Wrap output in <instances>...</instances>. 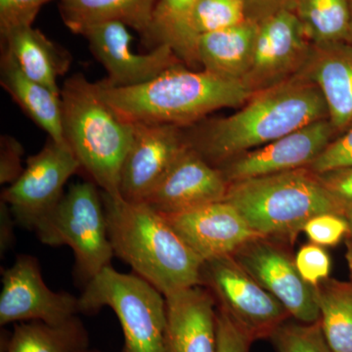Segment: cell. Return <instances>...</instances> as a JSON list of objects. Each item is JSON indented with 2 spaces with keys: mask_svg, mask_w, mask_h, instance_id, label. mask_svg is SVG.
<instances>
[{
  "mask_svg": "<svg viewBox=\"0 0 352 352\" xmlns=\"http://www.w3.org/2000/svg\"><path fill=\"white\" fill-rule=\"evenodd\" d=\"M323 119L328 109L320 89L302 74L256 92L237 112L208 122L189 145L219 168L233 157Z\"/></svg>",
  "mask_w": 352,
  "mask_h": 352,
  "instance_id": "6da1fadb",
  "label": "cell"
},
{
  "mask_svg": "<svg viewBox=\"0 0 352 352\" xmlns=\"http://www.w3.org/2000/svg\"><path fill=\"white\" fill-rule=\"evenodd\" d=\"M115 256L164 296L201 286L204 261L183 242L164 214L147 203L102 192Z\"/></svg>",
  "mask_w": 352,
  "mask_h": 352,
  "instance_id": "7a4b0ae2",
  "label": "cell"
},
{
  "mask_svg": "<svg viewBox=\"0 0 352 352\" xmlns=\"http://www.w3.org/2000/svg\"><path fill=\"white\" fill-rule=\"evenodd\" d=\"M97 89L120 117L132 124H193L221 108L238 107L254 94L245 80L206 71H189L182 65L166 69L149 82L118 87L101 82Z\"/></svg>",
  "mask_w": 352,
  "mask_h": 352,
  "instance_id": "3957f363",
  "label": "cell"
},
{
  "mask_svg": "<svg viewBox=\"0 0 352 352\" xmlns=\"http://www.w3.org/2000/svg\"><path fill=\"white\" fill-rule=\"evenodd\" d=\"M64 138L80 168L102 192L120 196L122 164L133 138L134 124L102 98L96 83L82 74L61 89Z\"/></svg>",
  "mask_w": 352,
  "mask_h": 352,
  "instance_id": "277c9868",
  "label": "cell"
},
{
  "mask_svg": "<svg viewBox=\"0 0 352 352\" xmlns=\"http://www.w3.org/2000/svg\"><path fill=\"white\" fill-rule=\"evenodd\" d=\"M226 201L258 235L289 243L316 215L344 217V208L307 168L230 183Z\"/></svg>",
  "mask_w": 352,
  "mask_h": 352,
  "instance_id": "5b68a950",
  "label": "cell"
},
{
  "mask_svg": "<svg viewBox=\"0 0 352 352\" xmlns=\"http://www.w3.org/2000/svg\"><path fill=\"white\" fill-rule=\"evenodd\" d=\"M80 314H94L110 307L122 333V352H166V296L135 273L109 266L82 289Z\"/></svg>",
  "mask_w": 352,
  "mask_h": 352,
  "instance_id": "8992f818",
  "label": "cell"
},
{
  "mask_svg": "<svg viewBox=\"0 0 352 352\" xmlns=\"http://www.w3.org/2000/svg\"><path fill=\"white\" fill-rule=\"evenodd\" d=\"M92 182L72 185L50 221L36 234L44 245L71 248L75 256L74 275L82 288L112 266L115 256L102 192Z\"/></svg>",
  "mask_w": 352,
  "mask_h": 352,
  "instance_id": "52a82bcc",
  "label": "cell"
},
{
  "mask_svg": "<svg viewBox=\"0 0 352 352\" xmlns=\"http://www.w3.org/2000/svg\"><path fill=\"white\" fill-rule=\"evenodd\" d=\"M80 168L67 143L50 138L38 154L27 160L22 175L3 190L1 200L10 208L18 226L38 234L63 198L65 185Z\"/></svg>",
  "mask_w": 352,
  "mask_h": 352,
  "instance_id": "ba28073f",
  "label": "cell"
},
{
  "mask_svg": "<svg viewBox=\"0 0 352 352\" xmlns=\"http://www.w3.org/2000/svg\"><path fill=\"white\" fill-rule=\"evenodd\" d=\"M201 286L252 340L270 339L291 315L232 256L204 263Z\"/></svg>",
  "mask_w": 352,
  "mask_h": 352,
  "instance_id": "9c48e42d",
  "label": "cell"
},
{
  "mask_svg": "<svg viewBox=\"0 0 352 352\" xmlns=\"http://www.w3.org/2000/svg\"><path fill=\"white\" fill-rule=\"evenodd\" d=\"M80 314V300L66 292L48 288L38 258L20 254L2 272L0 325L43 321L58 325Z\"/></svg>",
  "mask_w": 352,
  "mask_h": 352,
  "instance_id": "30bf717a",
  "label": "cell"
},
{
  "mask_svg": "<svg viewBox=\"0 0 352 352\" xmlns=\"http://www.w3.org/2000/svg\"><path fill=\"white\" fill-rule=\"evenodd\" d=\"M233 258L300 323L320 319L314 287L300 276L295 258L276 240L258 237L240 248Z\"/></svg>",
  "mask_w": 352,
  "mask_h": 352,
  "instance_id": "8fae6325",
  "label": "cell"
},
{
  "mask_svg": "<svg viewBox=\"0 0 352 352\" xmlns=\"http://www.w3.org/2000/svg\"><path fill=\"white\" fill-rule=\"evenodd\" d=\"M188 146L179 126L135 122L120 171V196L134 203L147 201Z\"/></svg>",
  "mask_w": 352,
  "mask_h": 352,
  "instance_id": "7c38bea8",
  "label": "cell"
},
{
  "mask_svg": "<svg viewBox=\"0 0 352 352\" xmlns=\"http://www.w3.org/2000/svg\"><path fill=\"white\" fill-rule=\"evenodd\" d=\"M90 50L107 71L104 82L112 87H131L142 85L161 75L166 69L179 66V57L166 44L151 52L132 50V36L127 25L120 22H105L90 25L82 32Z\"/></svg>",
  "mask_w": 352,
  "mask_h": 352,
  "instance_id": "4fadbf2b",
  "label": "cell"
},
{
  "mask_svg": "<svg viewBox=\"0 0 352 352\" xmlns=\"http://www.w3.org/2000/svg\"><path fill=\"white\" fill-rule=\"evenodd\" d=\"M309 41L293 10L283 9L261 20L245 83L256 94L288 80L307 62Z\"/></svg>",
  "mask_w": 352,
  "mask_h": 352,
  "instance_id": "5bb4252c",
  "label": "cell"
},
{
  "mask_svg": "<svg viewBox=\"0 0 352 352\" xmlns=\"http://www.w3.org/2000/svg\"><path fill=\"white\" fill-rule=\"evenodd\" d=\"M330 120L312 122L288 135L233 157L219 168L229 183L307 168L331 142Z\"/></svg>",
  "mask_w": 352,
  "mask_h": 352,
  "instance_id": "9a60e30c",
  "label": "cell"
},
{
  "mask_svg": "<svg viewBox=\"0 0 352 352\" xmlns=\"http://www.w3.org/2000/svg\"><path fill=\"white\" fill-rule=\"evenodd\" d=\"M164 217L204 263L233 256L250 241L263 237L254 232L239 212L226 201Z\"/></svg>",
  "mask_w": 352,
  "mask_h": 352,
  "instance_id": "2e32d148",
  "label": "cell"
},
{
  "mask_svg": "<svg viewBox=\"0 0 352 352\" xmlns=\"http://www.w3.org/2000/svg\"><path fill=\"white\" fill-rule=\"evenodd\" d=\"M229 184L219 168L189 145L144 203L162 214H180L226 201Z\"/></svg>",
  "mask_w": 352,
  "mask_h": 352,
  "instance_id": "e0dca14e",
  "label": "cell"
},
{
  "mask_svg": "<svg viewBox=\"0 0 352 352\" xmlns=\"http://www.w3.org/2000/svg\"><path fill=\"white\" fill-rule=\"evenodd\" d=\"M166 352H215L217 302L206 287L166 296Z\"/></svg>",
  "mask_w": 352,
  "mask_h": 352,
  "instance_id": "ac0fdd59",
  "label": "cell"
},
{
  "mask_svg": "<svg viewBox=\"0 0 352 352\" xmlns=\"http://www.w3.org/2000/svg\"><path fill=\"white\" fill-rule=\"evenodd\" d=\"M320 89L335 131L352 124V45L346 41L314 44L300 73Z\"/></svg>",
  "mask_w": 352,
  "mask_h": 352,
  "instance_id": "d6986e66",
  "label": "cell"
},
{
  "mask_svg": "<svg viewBox=\"0 0 352 352\" xmlns=\"http://www.w3.org/2000/svg\"><path fill=\"white\" fill-rule=\"evenodd\" d=\"M2 50L13 58L28 78L61 94L57 78L68 72V51L34 29L32 25H17L1 32Z\"/></svg>",
  "mask_w": 352,
  "mask_h": 352,
  "instance_id": "ffe728a7",
  "label": "cell"
},
{
  "mask_svg": "<svg viewBox=\"0 0 352 352\" xmlns=\"http://www.w3.org/2000/svg\"><path fill=\"white\" fill-rule=\"evenodd\" d=\"M0 83L19 107L57 143H67L63 132L61 94L53 91L21 71L11 55L2 50Z\"/></svg>",
  "mask_w": 352,
  "mask_h": 352,
  "instance_id": "44dd1931",
  "label": "cell"
},
{
  "mask_svg": "<svg viewBox=\"0 0 352 352\" xmlns=\"http://www.w3.org/2000/svg\"><path fill=\"white\" fill-rule=\"evenodd\" d=\"M258 23L248 19L234 27L201 34L197 41L198 63L223 78L244 80L251 69Z\"/></svg>",
  "mask_w": 352,
  "mask_h": 352,
  "instance_id": "7402d4cb",
  "label": "cell"
},
{
  "mask_svg": "<svg viewBox=\"0 0 352 352\" xmlns=\"http://www.w3.org/2000/svg\"><path fill=\"white\" fill-rule=\"evenodd\" d=\"M159 0H61L60 14L65 25L82 34L90 25L120 22L140 32L143 38L151 25Z\"/></svg>",
  "mask_w": 352,
  "mask_h": 352,
  "instance_id": "603a6c76",
  "label": "cell"
},
{
  "mask_svg": "<svg viewBox=\"0 0 352 352\" xmlns=\"http://www.w3.org/2000/svg\"><path fill=\"white\" fill-rule=\"evenodd\" d=\"M3 347L4 352H80L90 347V338L76 315L58 325L43 321L16 323Z\"/></svg>",
  "mask_w": 352,
  "mask_h": 352,
  "instance_id": "cb8c5ba5",
  "label": "cell"
},
{
  "mask_svg": "<svg viewBox=\"0 0 352 352\" xmlns=\"http://www.w3.org/2000/svg\"><path fill=\"white\" fill-rule=\"evenodd\" d=\"M199 0H159L144 41L148 46L166 44L182 62L194 65L197 41L190 29V16ZM152 48V50H153Z\"/></svg>",
  "mask_w": 352,
  "mask_h": 352,
  "instance_id": "d4e9b609",
  "label": "cell"
},
{
  "mask_svg": "<svg viewBox=\"0 0 352 352\" xmlns=\"http://www.w3.org/2000/svg\"><path fill=\"white\" fill-rule=\"evenodd\" d=\"M320 325L333 352H352V280H324L314 287Z\"/></svg>",
  "mask_w": 352,
  "mask_h": 352,
  "instance_id": "484cf974",
  "label": "cell"
},
{
  "mask_svg": "<svg viewBox=\"0 0 352 352\" xmlns=\"http://www.w3.org/2000/svg\"><path fill=\"white\" fill-rule=\"evenodd\" d=\"M293 11L314 44L346 41L349 0H296Z\"/></svg>",
  "mask_w": 352,
  "mask_h": 352,
  "instance_id": "4316f807",
  "label": "cell"
},
{
  "mask_svg": "<svg viewBox=\"0 0 352 352\" xmlns=\"http://www.w3.org/2000/svg\"><path fill=\"white\" fill-rule=\"evenodd\" d=\"M247 20L245 0H199L190 16V29L198 41L201 34L234 27Z\"/></svg>",
  "mask_w": 352,
  "mask_h": 352,
  "instance_id": "83f0119b",
  "label": "cell"
},
{
  "mask_svg": "<svg viewBox=\"0 0 352 352\" xmlns=\"http://www.w3.org/2000/svg\"><path fill=\"white\" fill-rule=\"evenodd\" d=\"M270 340L277 352H333L322 332L320 321L310 324L286 321Z\"/></svg>",
  "mask_w": 352,
  "mask_h": 352,
  "instance_id": "f1b7e54d",
  "label": "cell"
},
{
  "mask_svg": "<svg viewBox=\"0 0 352 352\" xmlns=\"http://www.w3.org/2000/svg\"><path fill=\"white\" fill-rule=\"evenodd\" d=\"M302 231L312 244L333 247L349 235V223L344 215L329 212L308 220Z\"/></svg>",
  "mask_w": 352,
  "mask_h": 352,
  "instance_id": "f546056e",
  "label": "cell"
},
{
  "mask_svg": "<svg viewBox=\"0 0 352 352\" xmlns=\"http://www.w3.org/2000/svg\"><path fill=\"white\" fill-rule=\"evenodd\" d=\"M296 270L300 276L312 287H316L330 276L331 258L324 247L307 244L296 252L295 258Z\"/></svg>",
  "mask_w": 352,
  "mask_h": 352,
  "instance_id": "4dcf8cb0",
  "label": "cell"
},
{
  "mask_svg": "<svg viewBox=\"0 0 352 352\" xmlns=\"http://www.w3.org/2000/svg\"><path fill=\"white\" fill-rule=\"evenodd\" d=\"M352 166V124L307 166L314 173Z\"/></svg>",
  "mask_w": 352,
  "mask_h": 352,
  "instance_id": "1f68e13d",
  "label": "cell"
},
{
  "mask_svg": "<svg viewBox=\"0 0 352 352\" xmlns=\"http://www.w3.org/2000/svg\"><path fill=\"white\" fill-rule=\"evenodd\" d=\"M252 340L217 305V349L215 352H249Z\"/></svg>",
  "mask_w": 352,
  "mask_h": 352,
  "instance_id": "d6a6232c",
  "label": "cell"
},
{
  "mask_svg": "<svg viewBox=\"0 0 352 352\" xmlns=\"http://www.w3.org/2000/svg\"><path fill=\"white\" fill-rule=\"evenodd\" d=\"M50 0H0V31L32 25L39 9Z\"/></svg>",
  "mask_w": 352,
  "mask_h": 352,
  "instance_id": "836d02e7",
  "label": "cell"
},
{
  "mask_svg": "<svg viewBox=\"0 0 352 352\" xmlns=\"http://www.w3.org/2000/svg\"><path fill=\"white\" fill-rule=\"evenodd\" d=\"M322 186L344 208L352 207V166L315 173Z\"/></svg>",
  "mask_w": 352,
  "mask_h": 352,
  "instance_id": "e575fe53",
  "label": "cell"
},
{
  "mask_svg": "<svg viewBox=\"0 0 352 352\" xmlns=\"http://www.w3.org/2000/svg\"><path fill=\"white\" fill-rule=\"evenodd\" d=\"M24 148L17 139L2 135L0 140V183L12 184L25 168L22 166Z\"/></svg>",
  "mask_w": 352,
  "mask_h": 352,
  "instance_id": "d590c367",
  "label": "cell"
},
{
  "mask_svg": "<svg viewBox=\"0 0 352 352\" xmlns=\"http://www.w3.org/2000/svg\"><path fill=\"white\" fill-rule=\"evenodd\" d=\"M295 2L296 0H245L248 19L258 23L283 9L294 10Z\"/></svg>",
  "mask_w": 352,
  "mask_h": 352,
  "instance_id": "8d00e7d4",
  "label": "cell"
},
{
  "mask_svg": "<svg viewBox=\"0 0 352 352\" xmlns=\"http://www.w3.org/2000/svg\"><path fill=\"white\" fill-rule=\"evenodd\" d=\"M18 226L14 219L10 208L6 201H0V256L3 258L7 252L16 244L15 226Z\"/></svg>",
  "mask_w": 352,
  "mask_h": 352,
  "instance_id": "74e56055",
  "label": "cell"
},
{
  "mask_svg": "<svg viewBox=\"0 0 352 352\" xmlns=\"http://www.w3.org/2000/svg\"><path fill=\"white\" fill-rule=\"evenodd\" d=\"M346 261L349 263V270H351V277L352 280V237L346 236Z\"/></svg>",
  "mask_w": 352,
  "mask_h": 352,
  "instance_id": "f35d334b",
  "label": "cell"
},
{
  "mask_svg": "<svg viewBox=\"0 0 352 352\" xmlns=\"http://www.w3.org/2000/svg\"><path fill=\"white\" fill-rule=\"evenodd\" d=\"M349 1V32H347V36L346 41L347 43L351 44L352 45V0Z\"/></svg>",
  "mask_w": 352,
  "mask_h": 352,
  "instance_id": "ab89813d",
  "label": "cell"
},
{
  "mask_svg": "<svg viewBox=\"0 0 352 352\" xmlns=\"http://www.w3.org/2000/svg\"><path fill=\"white\" fill-rule=\"evenodd\" d=\"M344 217H346L349 223V233L347 236H351L352 237V207L346 208V212H344Z\"/></svg>",
  "mask_w": 352,
  "mask_h": 352,
  "instance_id": "60d3db41",
  "label": "cell"
},
{
  "mask_svg": "<svg viewBox=\"0 0 352 352\" xmlns=\"http://www.w3.org/2000/svg\"><path fill=\"white\" fill-rule=\"evenodd\" d=\"M80 352H104V351H98V349H90V347H88V349H85V351H82Z\"/></svg>",
  "mask_w": 352,
  "mask_h": 352,
  "instance_id": "b9f144b4",
  "label": "cell"
}]
</instances>
